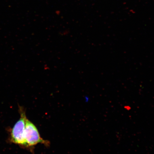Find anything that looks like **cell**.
<instances>
[{
	"label": "cell",
	"instance_id": "6da1fadb",
	"mask_svg": "<svg viewBox=\"0 0 154 154\" xmlns=\"http://www.w3.org/2000/svg\"><path fill=\"white\" fill-rule=\"evenodd\" d=\"M24 139L28 149L34 152V146L38 143L49 147L50 142L43 139L40 136L38 129L33 123L26 119L24 131Z\"/></svg>",
	"mask_w": 154,
	"mask_h": 154
},
{
	"label": "cell",
	"instance_id": "7a4b0ae2",
	"mask_svg": "<svg viewBox=\"0 0 154 154\" xmlns=\"http://www.w3.org/2000/svg\"><path fill=\"white\" fill-rule=\"evenodd\" d=\"M20 118L15 124L11 131V142L15 144L28 148L24 139V131L27 119L23 108L19 107Z\"/></svg>",
	"mask_w": 154,
	"mask_h": 154
}]
</instances>
